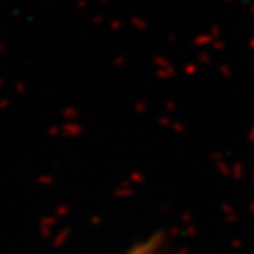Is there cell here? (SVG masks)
I'll return each instance as SVG.
<instances>
[{
  "label": "cell",
  "mask_w": 254,
  "mask_h": 254,
  "mask_svg": "<svg viewBox=\"0 0 254 254\" xmlns=\"http://www.w3.org/2000/svg\"><path fill=\"white\" fill-rule=\"evenodd\" d=\"M129 254H157V251H155L153 242H149V244H143V246L134 247L132 251H129Z\"/></svg>",
  "instance_id": "1"
}]
</instances>
